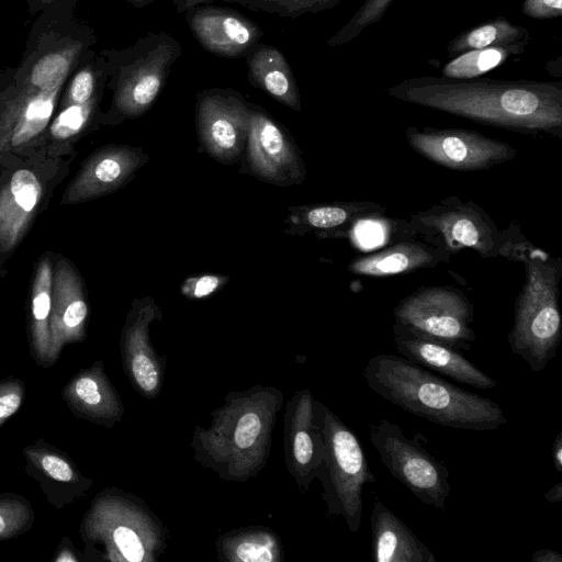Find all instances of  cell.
Masks as SVG:
<instances>
[{
    "label": "cell",
    "instance_id": "6da1fadb",
    "mask_svg": "<svg viewBox=\"0 0 562 562\" xmlns=\"http://www.w3.org/2000/svg\"><path fill=\"white\" fill-rule=\"evenodd\" d=\"M385 93L480 124L562 138L561 81L419 76L400 81Z\"/></svg>",
    "mask_w": 562,
    "mask_h": 562
},
{
    "label": "cell",
    "instance_id": "7a4b0ae2",
    "mask_svg": "<svg viewBox=\"0 0 562 562\" xmlns=\"http://www.w3.org/2000/svg\"><path fill=\"white\" fill-rule=\"evenodd\" d=\"M283 405V394L274 386L227 393L211 413L210 425L193 431L194 460L227 482L255 477L269 460L273 427Z\"/></svg>",
    "mask_w": 562,
    "mask_h": 562
},
{
    "label": "cell",
    "instance_id": "3957f363",
    "mask_svg": "<svg viewBox=\"0 0 562 562\" xmlns=\"http://www.w3.org/2000/svg\"><path fill=\"white\" fill-rule=\"evenodd\" d=\"M362 375L380 397L432 424L475 431L507 424L496 402L461 389L403 356L376 355L368 360Z\"/></svg>",
    "mask_w": 562,
    "mask_h": 562
},
{
    "label": "cell",
    "instance_id": "277c9868",
    "mask_svg": "<svg viewBox=\"0 0 562 562\" xmlns=\"http://www.w3.org/2000/svg\"><path fill=\"white\" fill-rule=\"evenodd\" d=\"M507 228L502 257L520 262L525 270L507 341L512 352L521 357L531 371L540 372L555 357L562 338L559 306L562 259L527 239L515 221Z\"/></svg>",
    "mask_w": 562,
    "mask_h": 562
},
{
    "label": "cell",
    "instance_id": "5b68a950",
    "mask_svg": "<svg viewBox=\"0 0 562 562\" xmlns=\"http://www.w3.org/2000/svg\"><path fill=\"white\" fill-rule=\"evenodd\" d=\"M83 561L149 562L165 544L161 522L132 494L109 487L92 499L79 526Z\"/></svg>",
    "mask_w": 562,
    "mask_h": 562
},
{
    "label": "cell",
    "instance_id": "8992f818",
    "mask_svg": "<svg viewBox=\"0 0 562 562\" xmlns=\"http://www.w3.org/2000/svg\"><path fill=\"white\" fill-rule=\"evenodd\" d=\"M315 412L322 431L323 462L317 477L329 517H342L349 531L360 529L363 490L376 482L361 442L324 403L315 400Z\"/></svg>",
    "mask_w": 562,
    "mask_h": 562
},
{
    "label": "cell",
    "instance_id": "52a82bcc",
    "mask_svg": "<svg viewBox=\"0 0 562 562\" xmlns=\"http://www.w3.org/2000/svg\"><path fill=\"white\" fill-rule=\"evenodd\" d=\"M181 54V44L165 31L149 32L127 48L109 53L113 98L106 123L115 125L145 114Z\"/></svg>",
    "mask_w": 562,
    "mask_h": 562
},
{
    "label": "cell",
    "instance_id": "ba28073f",
    "mask_svg": "<svg viewBox=\"0 0 562 562\" xmlns=\"http://www.w3.org/2000/svg\"><path fill=\"white\" fill-rule=\"evenodd\" d=\"M415 236L446 249L451 257L463 249L483 259L502 257L508 228L499 231L490 214L473 201L448 196L404 222Z\"/></svg>",
    "mask_w": 562,
    "mask_h": 562
},
{
    "label": "cell",
    "instance_id": "9c48e42d",
    "mask_svg": "<svg viewBox=\"0 0 562 562\" xmlns=\"http://www.w3.org/2000/svg\"><path fill=\"white\" fill-rule=\"evenodd\" d=\"M369 439L394 479L423 504L445 509L451 493L449 469L427 450L422 434L408 437L396 423L381 418L369 426Z\"/></svg>",
    "mask_w": 562,
    "mask_h": 562
},
{
    "label": "cell",
    "instance_id": "30bf717a",
    "mask_svg": "<svg viewBox=\"0 0 562 562\" xmlns=\"http://www.w3.org/2000/svg\"><path fill=\"white\" fill-rule=\"evenodd\" d=\"M8 167L0 175V251L9 252L27 234L48 189L61 172V158L44 148L27 155L4 154Z\"/></svg>",
    "mask_w": 562,
    "mask_h": 562
},
{
    "label": "cell",
    "instance_id": "8fae6325",
    "mask_svg": "<svg viewBox=\"0 0 562 562\" xmlns=\"http://www.w3.org/2000/svg\"><path fill=\"white\" fill-rule=\"evenodd\" d=\"M394 324L427 339L468 351L476 339L471 327L474 306L468 295L453 285L416 289L393 310Z\"/></svg>",
    "mask_w": 562,
    "mask_h": 562
},
{
    "label": "cell",
    "instance_id": "7c38bea8",
    "mask_svg": "<svg viewBox=\"0 0 562 562\" xmlns=\"http://www.w3.org/2000/svg\"><path fill=\"white\" fill-rule=\"evenodd\" d=\"M404 135L408 146L418 155L456 171H487L517 156L510 144L473 130L411 125Z\"/></svg>",
    "mask_w": 562,
    "mask_h": 562
},
{
    "label": "cell",
    "instance_id": "4fadbf2b",
    "mask_svg": "<svg viewBox=\"0 0 562 562\" xmlns=\"http://www.w3.org/2000/svg\"><path fill=\"white\" fill-rule=\"evenodd\" d=\"M250 111L240 172L279 187L301 184L306 167L289 131L261 106L250 103Z\"/></svg>",
    "mask_w": 562,
    "mask_h": 562
},
{
    "label": "cell",
    "instance_id": "5bb4252c",
    "mask_svg": "<svg viewBox=\"0 0 562 562\" xmlns=\"http://www.w3.org/2000/svg\"><path fill=\"white\" fill-rule=\"evenodd\" d=\"M250 114V103L234 89L199 92L195 123L201 147L221 164L237 162L246 147Z\"/></svg>",
    "mask_w": 562,
    "mask_h": 562
},
{
    "label": "cell",
    "instance_id": "9a60e30c",
    "mask_svg": "<svg viewBox=\"0 0 562 562\" xmlns=\"http://www.w3.org/2000/svg\"><path fill=\"white\" fill-rule=\"evenodd\" d=\"M161 318V310L151 296L135 299L120 338L124 372L146 398H156L164 383L166 359L157 353L149 337L150 325Z\"/></svg>",
    "mask_w": 562,
    "mask_h": 562
},
{
    "label": "cell",
    "instance_id": "2e32d148",
    "mask_svg": "<svg viewBox=\"0 0 562 562\" xmlns=\"http://www.w3.org/2000/svg\"><path fill=\"white\" fill-rule=\"evenodd\" d=\"M61 86L33 90L21 86L0 109V155H27L43 148Z\"/></svg>",
    "mask_w": 562,
    "mask_h": 562
},
{
    "label": "cell",
    "instance_id": "e0dca14e",
    "mask_svg": "<svg viewBox=\"0 0 562 562\" xmlns=\"http://www.w3.org/2000/svg\"><path fill=\"white\" fill-rule=\"evenodd\" d=\"M283 450L285 467L299 491L307 492L323 462L322 431L308 389L295 392L285 404Z\"/></svg>",
    "mask_w": 562,
    "mask_h": 562
},
{
    "label": "cell",
    "instance_id": "ac0fdd59",
    "mask_svg": "<svg viewBox=\"0 0 562 562\" xmlns=\"http://www.w3.org/2000/svg\"><path fill=\"white\" fill-rule=\"evenodd\" d=\"M149 157L140 147L106 145L81 166L63 195V204H76L110 194L127 184Z\"/></svg>",
    "mask_w": 562,
    "mask_h": 562
},
{
    "label": "cell",
    "instance_id": "d6986e66",
    "mask_svg": "<svg viewBox=\"0 0 562 562\" xmlns=\"http://www.w3.org/2000/svg\"><path fill=\"white\" fill-rule=\"evenodd\" d=\"M89 304L85 283L65 257L54 260L50 313V361L54 366L65 346L81 342L87 336Z\"/></svg>",
    "mask_w": 562,
    "mask_h": 562
},
{
    "label": "cell",
    "instance_id": "ffe728a7",
    "mask_svg": "<svg viewBox=\"0 0 562 562\" xmlns=\"http://www.w3.org/2000/svg\"><path fill=\"white\" fill-rule=\"evenodd\" d=\"M184 18L199 44L220 57H244L263 37L258 24L231 8L201 4L187 10Z\"/></svg>",
    "mask_w": 562,
    "mask_h": 562
},
{
    "label": "cell",
    "instance_id": "44dd1931",
    "mask_svg": "<svg viewBox=\"0 0 562 562\" xmlns=\"http://www.w3.org/2000/svg\"><path fill=\"white\" fill-rule=\"evenodd\" d=\"M22 454L25 472L38 483L55 509H64L85 497L93 485V480L79 470L69 454L43 438L25 446Z\"/></svg>",
    "mask_w": 562,
    "mask_h": 562
},
{
    "label": "cell",
    "instance_id": "7402d4cb",
    "mask_svg": "<svg viewBox=\"0 0 562 562\" xmlns=\"http://www.w3.org/2000/svg\"><path fill=\"white\" fill-rule=\"evenodd\" d=\"M387 207L372 201H338L288 209L286 235H315L319 239L348 237L362 222L379 221Z\"/></svg>",
    "mask_w": 562,
    "mask_h": 562
},
{
    "label": "cell",
    "instance_id": "603a6c76",
    "mask_svg": "<svg viewBox=\"0 0 562 562\" xmlns=\"http://www.w3.org/2000/svg\"><path fill=\"white\" fill-rule=\"evenodd\" d=\"M450 259L451 255L446 249L412 235L401 221L400 234L390 245L355 257L347 270L357 276L386 278L432 269Z\"/></svg>",
    "mask_w": 562,
    "mask_h": 562
},
{
    "label": "cell",
    "instance_id": "cb8c5ba5",
    "mask_svg": "<svg viewBox=\"0 0 562 562\" xmlns=\"http://www.w3.org/2000/svg\"><path fill=\"white\" fill-rule=\"evenodd\" d=\"M61 398L76 417L106 428L114 427L125 413L101 360L74 374L64 385Z\"/></svg>",
    "mask_w": 562,
    "mask_h": 562
},
{
    "label": "cell",
    "instance_id": "d4e9b609",
    "mask_svg": "<svg viewBox=\"0 0 562 562\" xmlns=\"http://www.w3.org/2000/svg\"><path fill=\"white\" fill-rule=\"evenodd\" d=\"M393 345L412 362L454 381L481 390H491L496 381L470 362L463 355L442 342L416 336L393 324Z\"/></svg>",
    "mask_w": 562,
    "mask_h": 562
},
{
    "label": "cell",
    "instance_id": "484cf974",
    "mask_svg": "<svg viewBox=\"0 0 562 562\" xmlns=\"http://www.w3.org/2000/svg\"><path fill=\"white\" fill-rule=\"evenodd\" d=\"M370 527L375 562H437L430 549L378 496L373 499Z\"/></svg>",
    "mask_w": 562,
    "mask_h": 562
},
{
    "label": "cell",
    "instance_id": "4316f807",
    "mask_svg": "<svg viewBox=\"0 0 562 562\" xmlns=\"http://www.w3.org/2000/svg\"><path fill=\"white\" fill-rule=\"evenodd\" d=\"M244 57L248 67V81L252 86L293 111L302 110L295 76L280 49L258 43Z\"/></svg>",
    "mask_w": 562,
    "mask_h": 562
},
{
    "label": "cell",
    "instance_id": "83f0119b",
    "mask_svg": "<svg viewBox=\"0 0 562 562\" xmlns=\"http://www.w3.org/2000/svg\"><path fill=\"white\" fill-rule=\"evenodd\" d=\"M54 259L43 255L36 263L30 295L27 340L30 353L37 366L50 368V313Z\"/></svg>",
    "mask_w": 562,
    "mask_h": 562
},
{
    "label": "cell",
    "instance_id": "f1b7e54d",
    "mask_svg": "<svg viewBox=\"0 0 562 562\" xmlns=\"http://www.w3.org/2000/svg\"><path fill=\"white\" fill-rule=\"evenodd\" d=\"M217 559L226 562H281L284 559L279 536L265 526L237 528L215 542Z\"/></svg>",
    "mask_w": 562,
    "mask_h": 562
},
{
    "label": "cell",
    "instance_id": "f546056e",
    "mask_svg": "<svg viewBox=\"0 0 562 562\" xmlns=\"http://www.w3.org/2000/svg\"><path fill=\"white\" fill-rule=\"evenodd\" d=\"M529 41L530 33L527 29L504 16H497L460 33L449 42L446 52L449 56H457L473 49Z\"/></svg>",
    "mask_w": 562,
    "mask_h": 562
},
{
    "label": "cell",
    "instance_id": "4dcf8cb0",
    "mask_svg": "<svg viewBox=\"0 0 562 562\" xmlns=\"http://www.w3.org/2000/svg\"><path fill=\"white\" fill-rule=\"evenodd\" d=\"M528 43L491 46L459 54L443 66L441 76L459 79L481 77L504 64L510 56L522 54Z\"/></svg>",
    "mask_w": 562,
    "mask_h": 562
},
{
    "label": "cell",
    "instance_id": "1f68e13d",
    "mask_svg": "<svg viewBox=\"0 0 562 562\" xmlns=\"http://www.w3.org/2000/svg\"><path fill=\"white\" fill-rule=\"evenodd\" d=\"M77 54L78 47H75V49L68 47L43 56L33 66L26 80L21 86L38 91L63 86Z\"/></svg>",
    "mask_w": 562,
    "mask_h": 562
},
{
    "label": "cell",
    "instance_id": "d6a6232c",
    "mask_svg": "<svg viewBox=\"0 0 562 562\" xmlns=\"http://www.w3.org/2000/svg\"><path fill=\"white\" fill-rule=\"evenodd\" d=\"M34 522L35 512L26 497L12 492L0 493V541L26 533Z\"/></svg>",
    "mask_w": 562,
    "mask_h": 562
},
{
    "label": "cell",
    "instance_id": "836d02e7",
    "mask_svg": "<svg viewBox=\"0 0 562 562\" xmlns=\"http://www.w3.org/2000/svg\"><path fill=\"white\" fill-rule=\"evenodd\" d=\"M394 0H366L349 21L339 29L326 45L335 47L357 38L366 29L379 22Z\"/></svg>",
    "mask_w": 562,
    "mask_h": 562
},
{
    "label": "cell",
    "instance_id": "e575fe53",
    "mask_svg": "<svg viewBox=\"0 0 562 562\" xmlns=\"http://www.w3.org/2000/svg\"><path fill=\"white\" fill-rule=\"evenodd\" d=\"M342 0H255L241 5L280 18H299L304 14H314L334 8Z\"/></svg>",
    "mask_w": 562,
    "mask_h": 562
},
{
    "label": "cell",
    "instance_id": "d590c367",
    "mask_svg": "<svg viewBox=\"0 0 562 562\" xmlns=\"http://www.w3.org/2000/svg\"><path fill=\"white\" fill-rule=\"evenodd\" d=\"M26 395L24 381L14 375L0 378V427L22 406Z\"/></svg>",
    "mask_w": 562,
    "mask_h": 562
},
{
    "label": "cell",
    "instance_id": "8d00e7d4",
    "mask_svg": "<svg viewBox=\"0 0 562 562\" xmlns=\"http://www.w3.org/2000/svg\"><path fill=\"white\" fill-rule=\"evenodd\" d=\"M228 281V276L220 273L189 276L181 284V293L190 300H202L220 291Z\"/></svg>",
    "mask_w": 562,
    "mask_h": 562
},
{
    "label": "cell",
    "instance_id": "74e56055",
    "mask_svg": "<svg viewBox=\"0 0 562 562\" xmlns=\"http://www.w3.org/2000/svg\"><path fill=\"white\" fill-rule=\"evenodd\" d=\"M94 98H100L98 76L87 67L72 79L64 104H85Z\"/></svg>",
    "mask_w": 562,
    "mask_h": 562
},
{
    "label": "cell",
    "instance_id": "f35d334b",
    "mask_svg": "<svg viewBox=\"0 0 562 562\" xmlns=\"http://www.w3.org/2000/svg\"><path fill=\"white\" fill-rule=\"evenodd\" d=\"M521 11L535 20L555 19L562 15V0H524Z\"/></svg>",
    "mask_w": 562,
    "mask_h": 562
},
{
    "label": "cell",
    "instance_id": "ab89813d",
    "mask_svg": "<svg viewBox=\"0 0 562 562\" xmlns=\"http://www.w3.org/2000/svg\"><path fill=\"white\" fill-rule=\"evenodd\" d=\"M53 562H80L83 561L82 553H80L71 539L65 536L57 546L55 555L52 558Z\"/></svg>",
    "mask_w": 562,
    "mask_h": 562
},
{
    "label": "cell",
    "instance_id": "60d3db41",
    "mask_svg": "<svg viewBox=\"0 0 562 562\" xmlns=\"http://www.w3.org/2000/svg\"><path fill=\"white\" fill-rule=\"evenodd\" d=\"M532 562H562V554L551 549L535 551L531 558Z\"/></svg>",
    "mask_w": 562,
    "mask_h": 562
},
{
    "label": "cell",
    "instance_id": "b9f144b4",
    "mask_svg": "<svg viewBox=\"0 0 562 562\" xmlns=\"http://www.w3.org/2000/svg\"><path fill=\"white\" fill-rule=\"evenodd\" d=\"M553 467L558 472H562V431H560L552 446Z\"/></svg>",
    "mask_w": 562,
    "mask_h": 562
},
{
    "label": "cell",
    "instance_id": "7bdbcfd3",
    "mask_svg": "<svg viewBox=\"0 0 562 562\" xmlns=\"http://www.w3.org/2000/svg\"><path fill=\"white\" fill-rule=\"evenodd\" d=\"M213 1L215 0H173V5L178 13H184L193 7L209 4Z\"/></svg>",
    "mask_w": 562,
    "mask_h": 562
},
{
    "label": "cell",
    "instance_id": "ee69618b",
    "mask_svg": "<svg viewBox=\"0 0 562 562\" xmlns=\"http://www.w3.org/2000/svg\"><path fill=\"white\" fill-rule=\"evenodd\" d=\"M544 498L549 503H560V502H562V482H559L553 487H551L544 494Z\"/></svg>",
    "mask_w": 562,
    "mask_h": 562
},
{
    "label": "cell",
    "instance_id": "f6af8a7d",
    "mask_svg": "<svg viewBox=\"0 0 562 562\" xmlns=\"http://www.w3.org/2000/svg\"><path fill=\"white\" fill-rule=\"evenodd\" d=\"M222 1L241 4V3L249 2V1H255V0H222Z\"/></svg>",
    "mask_w": 562,
    "mask_h": 562
},
{
    "label": "cell",
    "instance_id": "bcb514c9",
    "mask_svg": "<svg viewBox=\"0 0 562 562\" xmlns=\"http://www.w3.org/2000/svg\"><path fill=\"white\" fill-rule=\"evenodd\" d=\"M154 1H156V0H140L138 9L145 7Z\"/></svg>",
    "mask_w": 562,
    "mask_h": 562
},
{
    "label": "cell",
    "instance_id": "7dc6e473",
    "mask_svg": "<svg viewBox=\"0 0 562 562\" xmlns=\"http://www.w3.org/2000/svg\"><path fill=\"white\" fill-rule=\"evenodd\" d=\"M128 1L132 5H134L135 8H138L139 7V1L140 0H126Z\"/></svg>",
    "mask_w": 562,
    "mask_h": 562
},
{
    "label": "cell",
    "instance_id": "c3c4849f",
    "mask_svg": "<svg viewBox=\"0 0 562 562\" xmlns=\"http://www.w3.org/2000/svg\"><path fill=\"white\" fill-rule=\"evenodd\" d=\"M54 0H42L43 3H48V2H52Z\"/></svg>",
    "mask_w": 562,
    "mask_h": 562
}]
</instances>
